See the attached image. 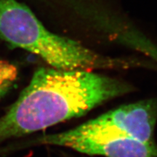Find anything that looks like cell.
<instances>
[{
	"mask_svg": "<svg viewBox=\"0 0 157 157\" xmlns=\"http://www.w3.org/2000/svg\"><path fill=\"white\" fill-rule=\"evenodd\" d=\"M58 7V22L64 20L65 29L74 27L76 39L82 33L94 42L111 43L132 50L157 63V44L134 23L106 0H53Z\"/></svg>",
	"mask_w": 157,
	"mask_h": 157,
	"instance_id": "3",
	"label": "cell"
},
{
	"mask_svg": "<svg viewBox=\"0 0 157 157\" xmlns=\"http://www.w3.org/2000/svg\"><path fill=\"white\" fill-rule=\"evenodd\" d=\"M134 90L129 82L93 71L39 68L0 117V143L82 117Z\"/></svg>",
	"mask_w": 157,
	"mask_h": 157,
	"instance_id": "1",
	"label": "cell"
},
{
	"mask_svg": "<svg viewBox=\"0 0 157 157\" xmlns=\"http://www.w3.org/2000/svg\"><path fill=\"white\" fill-rule=\"evenodd\" d=\"M157 98L122 105L86 121L88 126L117 131L150 145H156Z\"/></svg>",
	"mask_w": 157,
	"mask_h": 157,
	"instance_id": "5",
	"label": "cell"
},
{
	"mask_svg": "<svg viewBox=\"0 0 157 157\" xmlns=\"http://www.w3.org/2000/svg\"><path fill=\"white\" fill-rule=\"evenodd\" d=\"M34 143L105 157H157V144H148L117 131L95 128L85 123L64 132L39 136Z\"/></svg>",
	"mask_w": 157,
	"mask_h": 157,
	"instance_id": "4",
	"label": "cell"
},
{
	"mask_svg": "<svg viewBox=\"0 0 157 157\" xmlns=\"http://www.w3.org/2000/svg\"><path fill=\"white\" fill-rule=\"evenodd\" d=\"M0 38L14 48L36 55L57 69L124 71L150 66L146 59L105 55L55 33L17 0H0Z\"/></svg>",
	"mask_w": 157,
	"mask_h": 157,
	"instance_id": "2",
	"label": "cell"
},
{
	"mask_svg": "<svg viewBox=\"0 0 157 157\" xmlns=\"http://www.w3.org/2000/svg\"><path fill=\"white\" fill-rule=\"evenodd\" d=\"M17 76V69L13 64L0 60V99L10 90Z\"/></svg>",
	"mask_w": 157,
	"mask_h": 157,
	"instance_id": "6",
	"label": "cell"
}]
</instances>
